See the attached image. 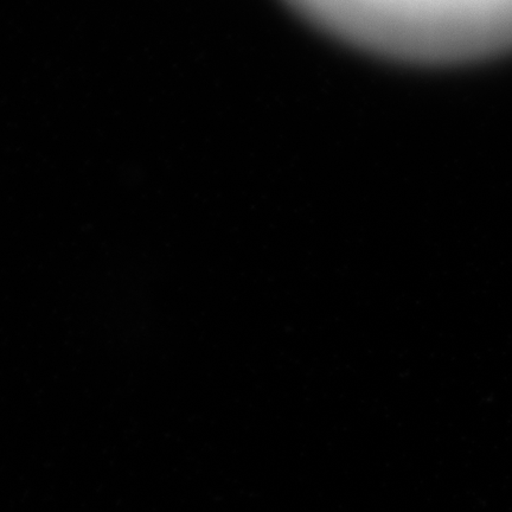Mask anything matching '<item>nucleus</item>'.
<instances>
[]
</instances>
